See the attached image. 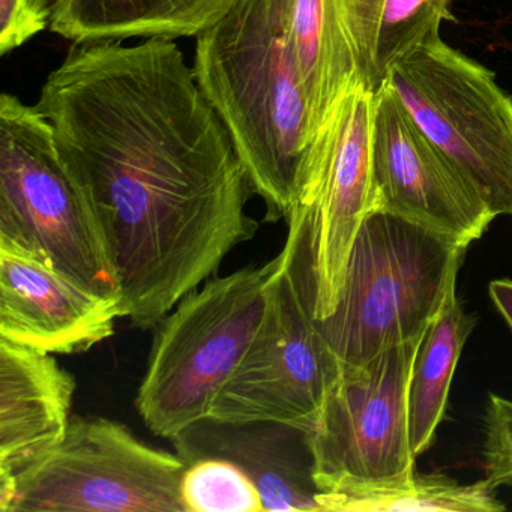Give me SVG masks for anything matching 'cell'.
Listing matches in <instances>:
<instances>
[{
    "mask_svg": "<svg viewBox=\"0 0 512 512\" xmlns=\"http://www.w3.org/2000/svg\"><path fill=\"white\" fill-rule=\"evenodd\" d=\"M322 511L332 512H503L497 487L487 478L458 484L443 473H418L368 484H353L319 496Z\"/></svg>",
    "mask_w": 512,
    "mask_h": 512,
    "instance_id": "ac0fdd59",
    "label": "cell"
},
{
    "mask_svg": "<svg viewBox=\"0 0 512 512\" xmlns=\"http://www.w3.org/2000/svg\"><path fill=\"white\" fill-rule=\"evenodd\" d=\"M491 302H493L506 325L512 329V280H494L488 286Z\"/></svg>",
    "mask_w": 512,
    "mask_h": 512,
    "instance_id": "cb8c5ba5",
    "label": "cell"
},
{
    "mask_svg": "<svg viewBox=\"0 0 512 512\" xmlns=\"http://www.w3.org/2000/svg\"><path fill=\"white\" fill-rule=\"evenodd\" d=\"M373 97L356 82L335 104L311 142L286 217L283 263L316 320L335 310L353 242L373 209Z\"/></svg>",
    "mask_w": 512,
    "mask_h": 512,
    "instance_id": "5b68a950",
    "label": "cell"
},
{
    "mask_svg": "<svg viewBox=\"0 0 512 512\" xmlns=\"http://www.w3.org/2000/svg\"><path fill=\"white\" fill-rule=\"evenodd\" d=\"M341 370L343 364L323 340L281 256L259 331L209 416L226 422H280L311 431Z\"/></svg>",
    "mask_w": 512,
    "mask_h": 512,
    "instance_id": "9c48e42d",
    "label": "cell"
},
{
    "mask_svg": "<svg viewBox=\"0 0 512 512\" xmlns=\"http://www.w3.org/2000/svg\"><path fill=\"white\" fill-rule=\"evenodd\" d=\"M181 499L185 512H265L256 484L223 458L187 464Z\"/></svg>",
    "mask_w": 512,
    "mask_h": 512,
    "instance_id": "ffe728a7",
    "label": "cell"
},
{
    "mask_svg": "<svg viewBox=\"0 0 512 512\" xmlns=\"http://www.w3.org/2000/svg\"><path fill=\"white\" fill-rule=\"evenodd\" d=\"M193 68L266 203V220H286L314 131L271 0H236L197 37Z\"/></svg>",
    "mask_w": 512,
    "mask_h": 512,
    "instance_id": "7a4b0ae2",
    "label": "cell"
},
{
    "mask_svg": "<svg viewBox=\"0 0 512 512\" xmlns=\"http://www.w3.org/2000/svg\"><path fill=\"white\" fill-rule=\"evenodd\" d=\"M371 196L373 209L418 221L467 245L482 238L496 218L386 82L373 97Z\"/></svg>",
    "mask_w": 512,
    "mask_h": 512,
    "instance_id": "8fae6325",
    "label": "cell"
},
{
    "mask_svg": "<svg viewBox=\"0 0 512 512\" xmlns=\"http://www.w3.org/2000/svg\"><path fill=\"white\" fill-rule=\"evenodd\" d=\"M422 335L379 353L367 364L343 365L310 431L319 496L415 472L407 391Z\"/></svg>",
    "mask_w": 512,
    "mask_h": 512,
    "instance_id": "30bf717a",
    "label": "cell"
},
{
    "mask_svg": "<svg viewBox=\"0 0 512 512\" xmlns=\"http://www.w3.org/2000/svg\"><path fill=\"white\" fill-rule=\"evenodd\" d=\"M484 431L485 478L497 488L512 487V400L488 395Z\"/></svg>",
    "mask_w": 512,
    "mask_h": 512,
    "instance_id": "44dd1931",
    "label": "cell"
},
{
    "mask_svg": "<svg viewBox=\"0 0 512 512\" xmlns=\"http://www.w3.org/2000/svg\"><path fill=\"white\" fill-rule=\"evenodd\" d=\"M0 236L41 251L106 296H121L94 215L56 151L37 106L0 97Z\"/></svg>",
    "mask_w": 512,
    "mask_h": 512,
    "instance_id": "8992f818",
    "label": "cell"
},
{
    "mask_svg": "<svg viewBox=\"0 0 512 512\" xmlns=\"http://www.w3.org/2000/svg\"><path fill=\"white\" fill-rule=\"evenodd\" d=\"M475 325V317L466 313L454 289L422 335L407 391V431L416 460L436 440L455 368Z\"/></svg>",
    "mask_w": 512,
    "mask_h": 512,
    "instance_id": "e0dca14e",
    "label": "cell"
},
{
    "mask_svg": "<svg viewBox=\"0 0 512 512\" xmlns=\"http://www.w3.org/2000/svg\"><path fill=\"white\" fill-rule=\"evenodd\" d=\"M451 0H383L374 55V92L394 65L415 47L439 37L440 23L451 19Z\"/></svg>",
    "mask_w": 512,
    "mask_h": 512,
    "instance_id": "d6986e66",
    "label": "cell"
},
{
    "mask_svg": "<svg viewBox=\"0 0 512 512\" xmlns=\"http://www.w3.org/2000/svg\"><path fill=\"white\" fill-rule=\"evenodd\" d=\"M310 109L314 136L344 92L362 82L340 0H271Z\"/></svg>",
    "mask_w": 512,
    "mask_h": 512,
    "instance_id": "9a60e30c",
    "label": "cell"
},
{
    "mask_svg": "<svg viewBox=\"0 0 512 512\" xmlns=\"http://www.w3.org/2000/svg\"><path fill=\"white\" fill-rule=\"evenodd\" d=\"M170 442L190 464L223 458L256 484L265 511H322L310 431L271 421L226 422L208 418Z\"/></svg>",
    "mask_w": 512,
    "mask_h": 512,
    "instance_id": "5bb4252c",
    "label": "cell"
},
{
    "mask_svg": "<svg viewBox=\"0 0 512 512\" xmlns=\"http://www.w3.org/2000/svg\"><path fill=\"white\" fill-rule=\"evenodd\" d=\"M280 265L278 254L266 265L206 280L155 326L136 398L152 433L172 440L208 418L259 331Z\"/></svg>",
    "mask_w": 512,
    "mask_h": 512,
    "instance_id": "277c9868",
    "label": "cell"
},
{
    "mask_svg": "<svg viewBox=\"0 0 512 512\" xmlns=\"http://www.w3.org/2000/svg\"><path fill=\"white\" fill-rule=\"evenodd\" d=\"M119 317L121 296L95 292L41 251L0 236V337L76 355L112 337Z\"/></svg>",
    "mask_w": 512,
    "mask_h": 512,
    "instance_id": "7c38bea8",
    "label": "cell"
},
{
    "mask_svg": "<svg viewBox=\"0 0 512 512\" xmlns=\"http://www.w3.org/2000/svg\"><path fill=\"white\" fill-rule=\"evenodd\" d=\"M37 109L100 227L134 328H155L256 235L250 176L175 41L74 44Z\"/></svg>",
    "mask_w": 512,
    "mask_h": 512,
    "instance_id": "6da1fadb",
    "label": "cell"
},
{
    "mask_svg": "<svg viewBox=\"0 0 512 512\" xmlns=\"http://www.w3.org/2000/svg\"><path fill=\"white\" fill-rule=\"evenodd\" d=\"M386 83L488 209L512 215V98L494 74L436 37L400 59Z\"/></svg>",
    "mask_w": 512,
    "mask_h": 512,
    "instance_id": "52a82bcc",
    "label": "cell"
},
{
    "mask_svg": "<svg viewBox=\"0 0 512 512\" xmlns=\"http://www.w3.org/2000/svg\"><path fill=\"white\" fill-rule=\"evenodd\" d=\"M55 0H0V55L50 28Z\"/></svg>",
    "mask_w": 512,
    "mask_h": 512,
    "instance_id": "603a6c76",
    "label": "cell"
},
{
    "mask_svg": "<svg viewBox=\"0 0 512 512\" xmlns=\"http://www.w3.org/2000/svg\"><path fill=\"white\" fill-rule=\"evenodd\" d=\"M383 0H340L362 82L374 92V55Z\"/></svg>",
    "mask_w": 512,
    "mask_h": 512,
    "instance_id": "7402d4cb",
    "label": "cell"
},
{
    "mask_svg": "<svg viewBox=\"0 0 512 512\" xmlns=\"http://www.w3.org/2000/svg\"><path fill=\"white\" fill-rule=\"evenodd\" d=\"M469 245L418 221L371 209L350 251L331 316L316 320L343 365L424 334L455 289Z\"/></svg>",
    "mask_w": 512,
    "mask_h": 512,
    "instance_id": "3957f363",
    "label": "cell"
},
{
    "mask_svg": "<svg viewBox=\"0 0 512 512\" xmlns=\"http://www.w3.org/2000/svg\"><path fill=\"white\" fill-rule=\"evenodd\" d=\"M236 0H55L50 31L74 44L199 37Z\"/></svg>",
    "mask_w": 512,
    "mask_h": 512,
    "instance_id": "2e32d148",
    "label": "cell"
},
{
    "mask_svg": "<svg viewBox=\"0 0 512 512\" xmlns=\"http://www.w3.org/2000/svg\"><path fill=\"white\" fill-rule=\"evenodd\" d=\"M50 355L0 337V503L70 427L76 380Z\"/></svg>",
    "mask_w": 512,
    "mask_h": 512,
    "instance_id": "4fadbf2b",
    "label": "cell"
},
{
    "mask_svg": "<svg viewBox=\"0 0 512 512\" xmlns=\"http://www.w3.org/2000/svg\"><path fill=\"white\" fill-rule=\"evenodd\" d=\"M187 463L125 425L73 416L64 440L20 476L2 512H185Z\"/></svg>",
    "mask_w": 512,
    "mask_h": 512,
    "instance_id": "ba28073f",
    "label": "cell"
}]
</instances>
